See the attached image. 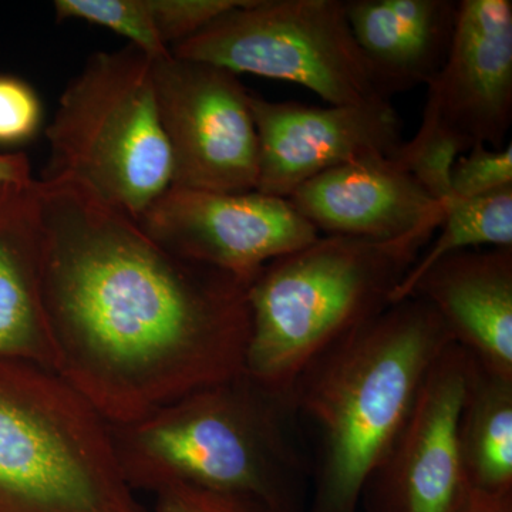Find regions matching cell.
<instances>
[{"mask_svg": "<svg viewBox=\"0 0 512 512\" xmlns=\"http://www.w3.org/2000/svg\"><path fill=\"white\" fill-rule=\"evenodd\" d=\"M56 373L111 424L245 372L248 282L171 254L62 178L36 181Z\"/></svg>", "mask_w": 512, "mask_h": 512, "instance_id": "1", "label": "cell"}, {"mask_svg": "<svg viewBox=\"0 0 512 512\" xmlns=\"http://www.w3.org/2000/svg\"><path fill=\"white\" fill-rule=\"evenodd\" d=\"M451 343L430 303L410 296L302 370L289 404L318 434L308 512L359 511L367 481L402 430L431 366Z\"/></svg>", "mask_w": 512, "mask_h": 512, "instance_id": "2", "label": "cell"}, {"mask_svg": "<svg viewBox=\"0 0 512 512\" xmlns=\"http://www.w3.org/2000/svg\"><path fill=\"white\" fill-rule=\"evenodd\" d=\"M291 404L247 375L111 424L131 490L190 484L254 501L266 512H308V468L291 436Z\"/></svg>", "mask_w": 512, "mask_h": 512, "instance_id": "3", "label": "cell"}, {"mask_svg": "<svg viewBox=\"0 0 512 512\" xmlns=\"http://www.w3.org/2000/svg\"><path fill=\"white\" fill-rule=\"evenodd\" d=\"M441 221L387 242L325 235L266 264L248 286L245 373L289 402L313 359L392 305Z\"/></svg>", "mask_w": 512, "mask_h": 512, "instance_id": "4", "label": "cell"}, {"mask_svg": "<svg viewBox=\"0 0 512 512\" xmlns=\"http://www.w3.org/2000/svg\"><path fill=\"white\" fill-rule=\"evenodd\" d=\"M0 512H148L109 421L53 370L0 360Z\"/></svg>", "mask_w": 512, "mask_h": 512, "instance_id": "5", "label": "cell"}, {"mask_svg": "<svg viewBox=\"0 0 512 512\" xmlns=\"http://www.w3.org/2000/svg\"><path fill=\"white\" fill-rule=\"evenodd\" d=\"M46 137L45 180L82 185L131 220L173 185L153 66L137 47L90 57L60 97Z\"/></svg>", "mask_w": 512, "mask_h": 512, "instance_id": "6", "label": "cell"}, {"mask_svg": "<svg viewBox=\"0 0 512 512\" xmlns=\"http://www.w3.org/2000/svg\"><path fill=\"white\" fill-rule=\"evenodd\" d=\"M181 59L306 87L329 106L392 103L340 0H247L171 47Z\"/></svg>", "mask_w": 512, "mask_h": 512, "instance_id": "7", "label": "cell"}, {"mask_svg": "<svg viewBox=\"0 0 512 512\" xmlns=\"http://www.w3.org/2000/svg\"><path fill=\"white\" fill-rule=\"evenodd\" d=\"M158 116L171 158L173 187L256 191L258 134L237 74L170 55L151 60Z\"/></svg>", "mask_w": 512, "mask_h": 512, "instance_id": "8", "label": "cell"}, {"mask_svg": "<svg viewBox=\"0 0 512 512\" xmlns=\"http://www.w3.org/2000/svg\"><path fill=\"white\" fill-rule=\"evenodd\" d=\"M136 222L171 254L248 284L269 262L320 237L288 198L258 191L232 194L171 185Z\"/></svg>", "mask_w": 512, "mask_h": 512, "instance_id": "9", "label": "cell"}, {"mask_svg": "<svg viewBox=\"0 0 512 512\" xmlns=\"http://www.w3.org/2000/svg\"><path fill=\"white\" fill-rule=\"evenodd\" d=\"M470 353L448 345L431 366L402 430L367 481L365 512H458L471 487L460 446Z\"/></svg>", "mask_w": 512, "mask_h": 512, "instance_id": "10", "label": "cell"}, {"mask_svg": "<svg viewBox=\"0 0 512 512\" xmlns=\"http://www.w3.org/2000/svg\"><path fill=\"white\" fill-rule=\"evenodd\" d=\"M258 134L256 191L289 198L316 175L367 157H396L400 120L392 103L306 106L249 96Z\"/></svg>", "mask_w": 512, "mask_h": 512, "instance_id": "11", "label": "cell"}, {"mask_svg": "<svg viewBox=\"0 0 512 512\" xmlns=\"http://www.w3.org/2000/svg\"><path fill=\"white\" fill-rule=\"evenodd\" d=\"M423 120L474 146L503 148L512 123V2L461 0L450 50L427 84Z\"/></svg>", "mask_w": 512, "mask_h": 512, "instance_id": "12", "label": "cell"}, {"mask_svg": "<svg viewBox=\"0 0 512 512\" xmlns=\"http://www.w3.org/2000/svg\"><path fill=\"white\" fill-rule=\"evenodd\" d=\"M288 200L318 232L375 242L406 237L446 214L390 157L339 165L306 181Z\"/></svg>", "mask_w": 512, "mask_h": 512, "instance_id": "13", "label": "cell"}, {"mask_svg": "<svg viewBox=\"0 0 512 512\" xmlns=\"http://www.w3.org/2000/svg\"><path fill=\"white\" fill-rule=\"evenodd\" d=\"M410 296L430 303L456 345L512 380V247L448 255L420 276Z\"/></svg>", "mask_w": 512, "mask_h": 512, "instance_id": "14", "label": "cell"}, {"mask_svg": "<svg viewBox=\"0 0 512 512\" xmlns=\"http://www.w3.org/2000/svg\"><path fill=\"white\" fill-rule=\"evenodd\" d=\"M42 276L36 180L0 185V360L33 363L56 372Z\"/></svg>", "mask_w": 512, "mask_h": 512, "instance_id": "15", "label": "cell"}, {"mask_svg": "<svg viewBox=\"0 0 512 512\" xmlns=\"http://www.w3.org/2000/svg\"><path fill=\"white\" fill-rule=\"evenodd\" d=\"M458 2L348 0L346 16L384 94L429 84L450 50Z\"/></svg>", "mask_w": 512, "mask_h": 512, "instance_id": "16", "label": "cell"}, {"mask_svg": "<svg viewBox=\"0 0 512 512\" xmlns=\"http://www.w3.org/2000/svg\"><path fill=\"white\" fill-rule=\"evenodd\" d=\"M460 446L476 490H512V380L471 355L460 414Z\"/></svg>", "mask_w": 512, "mask_h": 512, "instance_id": "17", "label": "cell"}, {"mask_svg": "<svg viewBox=\"0 0 512 512\" xmlns=\"http://www.w3.org/2000/svg\"><path fill=\"white\" fill-rule=\"evenodd\" d=\"M440 234L431 238L392 295V303L409 298L420 276L440 259L481 247H512V187L471 200L453 198L446 205Z\"/></svg>", "mask_w": 512, "mask_h": 512, "instance_id": "18", "label": "cell"}, {"mask_svg": "<svg viewBox=\"0 0 512 512\" xmlns=\"http://www.w3.org/2000/svg\"><path fill=\"white\" fill-rule=\"evenodd\" d=\"M59 20L79 19L113 30L151 60L170 55L158 35L148 0H56Z\"/></svg>", "mask_w": 512, "mask_h": 512, "instance_id": "19", "label": "cell"}, {"mask_svg": "<svg viewBox=\"0 0 512 512\" xmlns=\"http://www.w3.org/2000/svg\"><path fill=\"white\" fill-rule=\"evenodd\" d=\"M464 153L466 148L457 138L421 120L416 136L402 144L394 160L434 201L446 207L454 198L451 173L457 158Z\"/></svg>", "mask_w": 512, "mask_h": 512, "instance_id": "20", "label": "cell"}, {"mask_svg": "<svg viewBox=\"0 0 512 512\" xmlns=\"http://www.w3.org/2000/svg\"><path fill=\"white\" fill-rule=\"evenodd\" d=\"M512 187V146H474L457 158L451 173L453 197L471 200Z\"/></svg>", "mask_w": 512, "mask_h": 512, "instance_id": "21", "label": "cell"}, {"mask_svg": "<svg viewBox=\"0 0 512 512\" xmlns=\"http://www.w3.org/2000/svg\"><path fill=\"white\" fill-rule=\"evenodd\" d=\"M247 0H148L158 35L170 49ZM171 50V49H170Z\"/></svg>", "mask_w": 512, "mask_h": 512, "instance_id": "22", "label": "cell"}, {"mask_svg": "<svg viewBox=\"0 0 512 512\" xmlns=\"http://www.w3.org/2000/svg\"><path fill=\"white\" fill-rule=\"evenodd\" d=\"M43 120L42 103L28 83L0 74V144L15 146L36 136Z\"/></svg>", "mask_w": 512, "mask_h": 512, "instance_id": "23", "label": "cell"}, {"mask_svg": "<svg viewBox=\"0 0 512 512\" xmlns=\"http://www.w3.org/2000/svg\"><path fill=\"white\" fill-rule=\"evenodd\" d=\"M156 495V512H266L247 498L215 493L190 484L165 485Z\"/></svg>", "mask_w": 512, "mask_h": 512, "instance_id": "24", "label": "cell"}, {"mask_svg": "<svg viewBox=\"0 0 512 512\" xmlns=\"http://www.w3.org/2000/svg\"><path fill=\"white\" fill-rule=\"evenodd\" d=\"M458 512H512V490L491 493L473 488Z\"/></svg>", "mask_w": 512, "mask_h": 512, "instance_id": "25", "label": "cell"}, {"mask_svg": "<svg viewBox=\"0 0 512 512\" xmlns=\"http://www.w3.org/2000/svg\"><path fill=\"white\" fill-rule=\"evenodd\" d=\"M32 180V168H30V161L26 154L0 153V185L29 183Z\"/></svg>", "mask_w": 512, "mask_h": 512, "instance_id": "26", "label": "cell"}]
</instances>
